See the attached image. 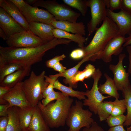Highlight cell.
<instances>
[{"mask_svg": "<svg viewBox=\"0 0 131 131\" xmlns=\"http://www.w3.org/2000/svg\"><path fill=\"white\" fill-rule=\"evenodd\" d=\"M71 40L55 38L51 41L34 48H13L0 46V64L20 62L27 66L41 61L47 51L61 44H68Z\"/></svg>", "mask_w": 131, "mask_h": 131, "instance_id": "cell-1", "label": "cell"}, {"mask_svg": "<svg viewBox=\"0 0 131 131\" xmlns=\"http://www.w3.org/2000/svg\"><path fill=\"white\" fill-rule=\"evenodd\" d=\"M120 35L116 25L106 17L101 25L97 28L91 41L83 49L85 58L88 60L94 61L100 59L101 54L108 42L112 39Z\"/></svg>", "mask_w": 131, "mask_h": 131, "instance_id": "cell-2", "label": "cell"}, {"mask_svg": "<svg viewBox=\"0 0 131 131\" xmlns=\"http://www.w3.org/2000/svg\"><path fill=\"white\" fill-rule=\"evenodd\" d=\"M74 99L66 96L64 99L50 102L43 106L40 101L37 106L48 125L50 128L63 127L66 122Z\"/></svg>", "mask_w": 131, "mask_h": 131, "instance_id": "cell-3", "label": "cell"}, {"mask_svg": "<svg viewBox=\"0 0 131 131\" xmlns=\"http://www.w3.org/2000/svg\"><path fill=\"white\" fill-rule=\"evenodd\" d=\"M45 71L37 75L33 71L29 77L22 82L23 90L31 106L35 107L42 98L43 91L49 83L45 80Z\"/></svg>", "mask_w": 131, "mask_h": 131, "instance_id": "cell-4", "label": "cell"}, {"mask_svg": "<svg viewBox=\"0 0 131 131\" xmlns=\"http://www.w3.org/2000/svg\"><path fill=\"white\" fill-rule=\"evenodd\" d=\"M82 101L76 100L71 106L66 122L69 127L67 131H80L82 128L90 127L94 121L92 113L84 109Z\"/></svg>", "mask_w": 131, "mask_h": 131, "instance_id": "cell-5", "label": "cell"}, {"mask_svg": "<svg viewBox=\"0 0 131 131\" xmlns=\"http://www.w3.org/2000/svg\"><path fill=\"white\" fill-rule=\"evenodd\" d=\"M33 6L46 9L57 20L76 22L80 15L67 5L59 3L55 0H37Z\"/></svg>", "mask_w": 131, "mask_h": 131, "instance_id": "cell-6", "label": "cell"}, {"mask_svg": "<svg viewBox=\"0 0 131 131\" xmlns=\"http://www.w3.org/2000/svg\"><path fill=\"white\" fill-rule=\"evenodd\" d=\"M8 47L13 48H34L43 44L41 40L30 30L16 33L6 41Z\"/></svg>", "mask_w": 131, "mask_h": 131, "instance_id": "cell-7", "label": "cell"}, {"mask_svg": "<svg viewBox=\"0 0 131 131\" xmlns=\"http://www.w3.org/2000/svg\"><path fill=\"white\" fill-rule=\"evenodd\" d=\"M102 75V72L99 68L96 69L92 77L94 80L93 84L91 89L85 92V96L87 97L83 100L84 106H87L90 110L97 114V108L98 105L104 100L112 97L108 96H104L99 90L98 83Z\"/></svg>", "mask_w": 131, "mask_h": 131, "instance_id": "cell-8", "label": "cell"}, {"mask_svg": "<svg viewBox=\"0 0 131 131\" xmlns=\"http://www.w3.org/2000/svg\"><path fill=\"white\" fill-rule=\"evenodd\" d=\"M88 7L90 9L91 18L87 25L88 37L97 28V26L107 17L105 0H88Z\"/></svg>", "mask_w": 131, "mask_h": 131, "instance_id": "cell-9", "label": "cell"}, {"mask_svg": "<svg viewBox=\"0 0 131 131\" xmlns=\"http://www.w3.org/2000/svg\"><path fill=\"white\" fill-rule=\"evenodd\" d=\"M20 11L28 23L35 22L51 24L56 20L48 11L32 6L26 2Z\"/></svg>", "mask_w": 131, "mask_h": 131, "instance_id": "cell-10", "label": "cell"}, {"mask_svg": "<svg viewBox=\"0 0 131 131\" xmlns=\"http://www.w3.org/2000/svg\"><path fill=\"white\" fill-rule=\"evenodd\" d=\"M106 12L107 17L118 27L120 35L125 36L131 33V13L122 9L118 12H115L107 8Z\"/></svg>", "mask_w": 131, "mask_h": 131, "instance_id": "cell-11", "label": "cell"}, {"mask_svg": "<svg viewBox=\"0 0 131 131\" xmlns=\"http://www.w3.org/2000/svg\"><path fill=\"white\" fill-rule=\"evenodd\" d=\"M126 57L124 54L119 55V61L116 65L110 64L109 68L114 75L113 80L118 90L122 91L125 87L130 85L129 73L126 72L123 65V60Z\"/></svg>", "mask_w": 131, "mask_h": 131, "instance_id": "cell-12", "label": "cell"}, {"mask_svg": "<svg viewBox=\"0 0 131 131\" xmlns=\"http://www.w3.org/2000/svg\"><path fill=\"white\" fill-rule=\"evenodd\" d=\"M22 82L18 83L11 88L4 96L3 99L8 104V108L14 106L22 108L31 106L23 90Z\"/></svg>", "mask_w": 131, "mask_h": 131, "instance_id": "cell-13", "label": "cell"}, {"mask_svg": "<svg viewBox=\"0 0 131 131\" xmlns=\"http://www.w3.org/2000/svg\"><path fill=\"white\" fill-rule=\"evenodd\" d=\"M126 37L120 35L114 38L107 43L100 56V59L106 63L112 60V56L119 55L123 50L122 45L125 43Z\"/></svg>", "mask_w": 131, "mask_h": 131, "instance_id": "cell-14", "label": "cell"}, {"mask_svg": "<svg viewBox=\"0 0 131 131\" xmlns=\"http://www.w3.org/2000/svg\"><path fill=\"white\" fill-rule=\"evenodd\" d=\"M0 26L5 33L7 39L15 34L25 30L1 7H0Z\"/></svg>", "mask_w": 131, "mask_h": 131, "instance_id": "cell-15", "label": "cell"}, {"mask_svg": "<svg viewBox=\"0 0 131 131\" xmlns=\"http://www.w3.org/2000/svg\"><path fill=\"white\" fill-rule=\"evenodd\" d=\"M29 30L39 37L43 44L49 42L54 38L52 32L55 28L51 24L33 22L29 23Z\"/></svg>", "mask_w": 131, "mask_h": 131, "instance_id": "cell-16", "label": "cell"}, {"mask_svg": "<svg viewBox=\"0 0 131 131\" xmlns=\"http://www.w3.org/2000/svg\"><path fill=\"white\" fill-rule=\"evenodd\" d=\"M0 6L25 30H29L28 23L19 9L10 0H0Z\"/></svg>", "mask_w": 131, "mask_h": 131, "instance_id": "cell-17", "label": "cell"}, {"mask_svg": "<svg viewBox=\"0 0 131 131\" xmlns=\"http://www.w3.org/2000/svg\"><path fill=\"white\" fill-rule=\"evenodd\" d=\"M55 28L63 30L73 34L84 35L86 34L85 27L82 22H72L69 21L56 20L51 24Z\"/></svg>", "mask_w": 131, "mask_h": 131, "instance_id": "cell-18", "label": "cell"}, {"mask_svg": "<svg viewBox=\"0 0 131 131\" xmlns=\"http://www.w3.org/2000/svg\"><path fill=\"white\" fill-rule=\"evenodd\" d=\"M30 67H27L19 70L6 76L0 82V86H6L11 88L28 76L31 71Z\"/></svg>", "mask_w": 131, "mask_h": 131, "instance_id": "cell-19", "label": "cell"}, {"mask_svg": "<svg viewBox=\"0 0 131 131\" xmlns=\"http://www.w3.org/2000/svg\"><path fill=\"white\" fill-rule=\"evenodd\" d=\"M96 70L93 65L90 64H88L86 66L83 70H78L72 78L68 80H63V82L65 84H68L69 86L76 88L77 87L78 82H83L85 79L92 76Z\"/></svg>", "mask_w": 131, "mask_h": 131, "instance_id": "cell-20", "label": "cell"}, {"mask_svg": "<svg viewBox=\"0 0 131 131\" xmlns=\"http://www.w3.org/2000/svg\"><path fill=\"white\" fill-rule=\"evenodd\" d=\"M50 128L37 106L28 129L29 131H50Z\"/></svg>", "mask_w": 131, "mask_h": 131, "instance_id": "cell-21", "label": "cell"}, {"mask_svg": "<svg viewBox=\"0 0 131 131\" xmlns=\"http://www.w3.org/2000/svg\"><path fill=\"white\" fill-rule=\"evenodd\" d=\"M52 32L55 38L69 39L77 43L79 47L82 49L84 47V43L88 38V37L86 38L81 35L72 34L58 28L53 29Z\"/></svg>", "mask_w": 131, "mask_h": 131, "instance_id": "cell-22", "label": "cell"}, {"mask_svg": "<svg viewBox=\"0 0 131 131\" xmlns=\"http://www.w3.org/2000/svg\"><path fill=\"white\" fill-rule=\"evenodd\" d=\"M104 75L106 80L104 83L100 84L98 87L99 91L102 94H106L115 99H118L119 94L113 79L106 73Z\"/></svg>", "mask_w": 131, "mask_h": 131, "instance_id": "cell-23", "label": "cell"}, {"mask_svg": "<svg viewBox=\"0 0 131 131\" xmlns=\"http://www.w3.org/2000/svg\"><path fill=\"white\" fill-rule=\"evenodd\" d=\"M18 107L13 106L8 109V121L6 131H21L18 113Z\"/></svg>", "mask_w": 131, "mask_h": 131, "instance_id": "cell-24", "label": "cell"}, {"mask_svg": "<svg viewBox=\"0 0 131 131\" xmlns=\"http://www.w3.org/2000/svg\"><path fill=\"white\" fill-rule=\"evenodd\" d=\"M35 107L30 106L22 108L18 107V115L22 129H28Z\"/></svg>", "mask_w": 131, "mask_h": 131, "instance_id": "cell-25", "label": "cell"}, {"mask_svg": "<svg viewBox=\"0 0 131 131\" xmlns=\"http://www.w3.org/2000/svg\"><path fill=\"white\" fill-rule=\"evenodd\" d=\"M54 88L60 91L65 96L76 97L79 100H84L86 98L85 92L74 90L70 86L64 85L57 79L54 83Z\"/></svg>", "mask_w": 131, "mask_h": 131, "instance_id": "cell-26", "label": "cell"}, {"mask_svg": "<svg viewBox=\"0 0 131 131\" xmlns=\"http://www.w3.org/2000/svg\"><path fill=\"white\" fill-rule=\"evenodd\" d=\"M27 67L29 66L23 63L18 62L0 64V82L8 75Z\"/></svg>", "mask_w": 131, "mask_h": 131, "instance_id": "cell-27", "label": "cell"}, {"mask_svg": "<svg viewBox=\"0 0 131 131\" xmlns=\"http://www.w3.org/2000/svg\"><path fill=\"white\" fill-rule=\"evenodd\" d=\"M113 104V102L111 101H104L98 105L97 108V114L100 121L106 120L111 115Z\"/></svg>", "mask_w": 131, "mask_h": 131, "instance_id": "cell-28", "label": "cell"}, {"mask_svg": "<svg viewBox=\"0 0 131 131\" xmlns=\"http://www.w3.org/2000/svg\"><path fill=\"white\" fill-rule=\"evenodd\" d=\"M122 92L125 100L127 111L126 119L123 124V126H128L131 125V85H130L125 87Z\"/></svg>", "mask_w": 131, "mask_h": 131, "instance_id": "cell-29", "label": "cell"}, {"mask_svg": "<svg viewBox=\"0 0 131 131\" xmlns=\"http://www.w3.org/2000/svg\"><path fill=\"white\" fill-rule=\"evenodd\" d=\"M63 1L69 7L78 10L82 16H85L86 14L88 6V0H63Z\"/></svg>", "mask_w": 131, "mask_h": 131, "instance_id": "cell-30", "label": "cell"}, {"mask_svg": "<svg viewBox=\"0 0 131 131\" xmlns=\"http://www.w3.org/2000/svg\"><path fill=\"white\" fill-rule=\"evenodd\" d=\"M127 109L124 99L119 100L115 99L113 102L112 110L111 115L116 116L123 114Z\"/></svg>", "mask_w": 131, "mask_h": 131, "instance_id": "cell-31", "label": "cell"}, {"mask_svg": "<svg viewBox=\"0 0 131 131\" xmlns=\"http://www.w3.org/2000/svg\"><path fill=\"white\" fill-rule=\"evenodd\" d=\"M84 58L82 59L78 64L74 67L68 69H66L65 72L62 73L57 74L58 77H64L65 78L63 80H68L72 78L76 74L78 69L81 65L87 61Z\"/></svg>", "mask_w": 131, "mask_h": 131, "instance_id": "cell-32", "label": "cell"}, {"mask_svg": "<svg viewBox=\"0 0 131 131\" xmlns=\"http://www.w3.org/2000/svg\"><path fill=\"white\" fill-rule=\"evenodd\" d=\"M126 119V115L123 114L116 116L110 115L106 120L108 125L110 127L123 125Z\"/></svg>", "mask_w": 131, "mask_h": 131, "instance_id": "cell-33", "label": "cell"}, {"mask_svg": "<svg viewBox=\"0 0 131 131\" xmlns=\"http://www.w3.org/2000/svg\"><path fill=\"white\" fill-rule=\"evenodd\" d=\"M66 97L61 92L56 91L53 90L45 98L42 99L41 102L43 106H46L54 100L63 99Z\"/></svg>", "mask_w": 131, "mask_h": 131, "instance_id": "cell-34", "label": "cell"}, {"mask_svg": "<svg viewBox=\"0 0 131 131\" xmlns=\"http://www.w3.org/2000/svg\"><path fill=\"white\" fill-rule=\"evenodd\" d=\"M105 1L106 7L112 11L121 9L122 0H105Z\"/></svg>", "mask_w": 131, "mask_h": 131, "instance_id": "cell-35", "label": "cell"}, {"mask_svg": "<svg viewBox=\"0 0 131 131\" xmlns=\"http://www.w3.org/2000/svg\"><path fill=\"white\" fill-rule=\"evenodd\" d=\"M66 57V55L64 54L56 56L47 61L45 63L46 65L48 68H52L56 64L63 60Z\"/></svg>", "mask_w": 131, "mask_h": 131, "instance_id": "cell-36", "label": "cell"}, {"mask_svg": "<svg viewBox=\"0 0 131 131\" xmlns=\"http://www.w3.org/2000/svg\"><path fill=\"white\" fill-rule=\"evenodd\" d=\"M84 55V52L82 48L75 49L72 51L70 54V57L74 59H78L83 58Z\"/></svg>", "mask_w": 131, "mask_h": 131, "instance_id": "cell-37", "label": "cell"}, {"mask_svg": "<svg viewBox=\"0 0 131 131\" xmlns=\"http://www.w3.org/2000/svg\"><path fill=\"white\" fill-rule=\"evenodd\" d=\"M11 88L6 86H0V104H5L8 103L3 99L4 96L10 90Z\"/></svg>", "mask_w": 131, "mask_h": 131, "instance_id": "cell-38", "label": "cell"}, {"mask_svg": "<svg viewBox=\"0 0 131 131\" xmlns=\"http://www.w3.org/2000/svg\"><path fill=\"white\" fill-rule=\"evenodd\" d=\"M82 131H104L102 128L97 123L94 121L88 127H84Z\"/></svg>", "mask_w": 131, "mask_h": 131, "instance_id": "cell-39", "label": "cell"}, {"mask_svg": "<svg viewBox=\"0 0 131 131\" xmlns=\"http://www.w3.org/2000/svg\"><path fill=\"white\" fill-rule=\"evenodd\" d=\"M8 121V116L0 117V131H6Z\"/></svg>", "mask_w": 131, "mask_h": 131, "instance_id": "cell-40", "label": "cell"}, {"mask_svg": "<svg viewBox=\"0 0 131 131\" xmlns=\"http://www.w3.org/2000/svg\"><path fill=\"white\" fill-rule=\"evenodd\" d=\"M121 9L131 13V0H122Z\"/></svg>", "mask_w": 131, "mask_h": 131, "instance_id": "cell-41", "label": "cell"}, {"mask_svg": "<svg viewBox=\"0 0 131 131\" xmlns=\"http://www.w3.org/2000/svg\"><path fill=\"white\" fill-rule=\"evenodd\" d=\"M52 68L58 72L59 73H62L64 72L66 70V67L63 66L60 62L56 64Z\"/></svg>", "mask_w": 131, "mask_h": 131, "instance_id": "cell-42", "label": "cell"}, {"mask_svg": "<svg viewBox=\"0 0 131 131\" xmlns=\"http://www.w3.org/2000/svg\"><path fill=\"white\" fill-rule=\"evenodd\" d=\"M8 104L7 103L5 104L0 105V116H4L8 115Z\"/></svg>", "mask_w": 131, "mask_h": 131, "instance_id": "cell-43", "label": "cell"}, {"mask_svg": "<svg viewBox=\"0 0 131 131\" xmlns=\"http://www.w3.org/2000/svg\"><path fill=\"white\" fill-rule=\"evenodd\" d=\"M20 10L24 6L26 2L23 0H10Z\"/></svg>", "mask_w": 131, "mask_h": 131, "instance_id": "cell-44", "label": "cell"}, {"mask_svg": "<svg viewBox=\"0 0 131 131\" xmlns=\"http://www.w3.org/2000/svg\"><path fill=\"white\" fill-rule=\"evenodd\" d=\"M126 49L128 54L129 65L128 73L131 76V44L126 47Z\"/></svg>", "mask_w": 131, "mask_h": 131, "instance_id": "cell-45", "label": "cell"}, {"mask_svg": "<svg viewBox=\"0 0 131 131\" xmlns=\"http://www.w3.org/2000/svg\"><path fill=\"white\" fill-rule=\"evenodd\" d=\"M108 131H127L124 128L123 125H121L111 127Z\"/></svg>", "mask_w": 131, "mask_h": 131, "instance_id": "cell-46", "label": "cell"}, {"mask_svg": "<svg viewBox=\"0 0 131 131\" xmlns=\"http://www.w3.org/2000/svg\"><path fill=\"white\" fill-rule=\"evenodd\" d=\"M131 44V33L129 35V36L126 38L125 41L123 45V47L126 46Z\"/></svg>", "mask_w": 131, "mask_h": 131, "instance_id": "cell-47", "label": "cell"}, {"mask_svg": "<svg viewBox=\"0 0 131 131\" xmlns=\"http://www.w3.org/2000/svg\"><path fill=\"white\" fill-rule=\"evenodd\" d=\"M0 36L4 40L7 39L6 34L4 30L1 28H0Z\"/></svg>", "mask_w": 131, "mask_h": 131, "instance_id": "cell-48", "label": "cell"}, {"mask_svg": "<svg viewBox=\"0 0 131 131\" xmlns=\"http://www.w3.org/2000/svg\"><path fill=\"white\" fill-rule=\"evenodd\" d=\"M37 0H26L25 2L28 4H34L37 1Z\"/></svg>", "mask_w": 131, "mask_h": 131, "instance_id": "cell-49", "label": "cell"}, {"mask_svg": "<svg viewBox=\"0 0 131 131\" xmlns=\"http://www.w3.org/2000/svg\"><path fill=\"white\" fill-rule=\"evenodd\" d=\"M127 131H131V125L130 126L127 128Z\"/></svg>", "mask_w": 131, "mask_h": 131, "instance_id": "cell-50", "label": "cell"}, {"mask_svg": "<svg viewBox=\"0 0 131 131\" xmlns=\"http://www.w3.org/2000/svg\"><path fill=\"white\" fill-rule=\"evenodd\" d=\"M21 131H29L28 129H22Z\"/></svg>", "mask_w": 131, "mask_h": 131, "instance_id": "cell-51", "label": "cell"}]
</instances>
